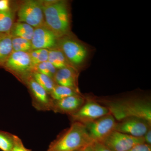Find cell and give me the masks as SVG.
<instances>
[{
  "mask_svg": "<svg viewBox=\"0 0 151 151\" xmlns=\"http://www.w3.org/2000/svg\"><path fill=\"white\" fill-rule=\"evenodd\" d=\"M15 135L0 131V150L11 151L14 146Z\"/></svg>",
  "mask_w": 151,
  "mask_h": 151,
  "instance_id": "obj_23",
  "label": "cell"
},
{
  "mask_svg": "<svg viewBox=\"0 0 151 151\" xmlns=\"http://www.w3.org/2000/svg\"><path fill=\"white\" fill-rule=\"evenodd\" d=\"M12 38L10 33L0 34V65H4L13 52Z\"/></svg>",
  "mask_w": 151,
  "mask_h": 151,
  "instance_id": "obj_16",
  "label": "cell"
},
{
  "mask_svg": "<svg viewBox=\"0 0 151 151\" xmlns=\"http://www.w3.org/2000/svg\"><path fill=\"white\" fill-rule=\"evenodd\" d=\"M105 107L119 122L131 118H137L151 124V105L149 101L139 99L105 101Z\"/></svg>",
  "mask_w": 151,
  "mask_h": 151,
  "instance_id": "obj_2",
  "label": "cell"
},
{
  "mask_svg": "<svg viewBox=\"0 0 151 151\" xmlns=\"http://www.w3.org/2000/svg\"><path fill=\"white\" fill-rule=\"evenodd\" d=\"M17 16V22L25 23L34 28L45 24L41 1H25L20 6Z\"/></svg>",
  "mask_w": 151,
  "mask_h": 151,
  "instance_id": "obj_4",
  "label": "cell"
},
{
  "mask_svg": "<svg viewBox=\"0 0 151 151\" xmlns=\"http://www.w3.org/2000/svg\"><path fill=\"white\" fill-rule=\"evenodd\" d=\"M13 52H29L32 50L30 40L20 37L12 38Z\"/></svg>",
  "mask_w": 151,
  "mask_h": 151,
  "instance_id": "obj_22",
  "label": "cell"
},
{
  "mask_svg": "<svg viewBox=\"0 0 151 151\" xmlns=\"http://www.w3.org/2000/svg\"><path fill=\"white\" fill-rule=\"evenodd\" d=\"M58 40L57 45L68 62L74 65H79L84 62L87 55V50L77 41L63 37Z\"/></svg>",
  "mask_w": 151,
  "mask_h": 151,
  "instance_id": "obj_6",
  "label": "cell"
},
{
  "mask_svg": "<svg viewBox=\"0 0 151 151\" xmlns=\"http://www.w3.org/2000/svg\"><path fill=\"white\" fill-rule=\"evenodd\" d=\"M48 61L51 63L56 69L68 66V61L65 55L58 48L49 49Z\"/></svg>",
  "mask_w": 151,
  "mask_h": 151,
  "instance_id": "obj_17",
  "label": "cell"
},
{
  "mask_svg": "<svg viewBox=\"0 0 151 151\" xmlns=\"http://www.w3.org/2000/svg\"><path fill=\"white\" fill-rule=\"evenodd\" d=\"M116 123L115 118L109 113L94 121L83 124L93 143L102 142L114 131Z\"/></svg>",
  "mask_w": 151,
  "mask_h": 151,
  "instance_id": "obj_5",
  "label": "cell"
},
{
  "mask_svg": "<svg viewBox=\"0 0 151 151\" xmlns=\"http://www.w3.org/2000/svg\"><path fill=\"white\" fill-rule=\"evenodd\" d=\"M31 76L49 94L56 85V84L53 79L42 73L33 71Z\"/></svg>",
  "mask_w": 151,
  "mask_h": 151,
  "instance_id": "obj_20",
  "label": "cell"
},
{
  "mask_svg": "<svg viewBox=\"0 0 151 151\" xmlns=\"http://www.w3.org/2000/svg\"><path fill=\"white\" fill-rule=\"evenodd\" d=\"M14 14L12 9L0 12V34L9 33L14 24Z\"/></svg>",
  "mask_w": 151,
  "mask_h": 151,
  "instance_id": "obj_19",
  "label": "cell"
},
{
  "mask_svg": "<svg viewBox=\"0 0 151 151\" xmlns=\"http://www.w3.org/2000/svg\"><path fill=\"white\" fill-rule=\"evenodd\" d=\"M35 28L25 23H14L10 34L12 37H20L31 40Z\"/></svg>",
  "mask_w": 151,
  "mask_h": 151,
  "instance_id": "obj_15",
  "label": "cell"
},
{
  "mask_svg": "<svg viewBox=\"0 0 151 151\" xmlns=\"http://www.w3.org/2000/svg\"><path fill=\"white\" fill-rule=\"evenodd\" d=\"M58 38L54 33L45 24L42 26L35 28L31 42L32 50L54 48L57 45Z\"/></svg>",
  "mask_w": 151,
  "mask_h": 151,
  "instance_id": "obj_12",
  "label": "cell"
},
{
  "mask_svg": "<svg viewBox=\"0 0 151 151\" xmlns=\"http://www.w3.org/2000/svg\"><path fill=\"white\" fill-rule=\"evenodd\" d=\"M41 1L45 25L58 39L68 34L70 29V22L67 2L65 1Z\"/></svg>",
  "mask_w": 151,
  "mask_h": 151,
  "instance_id": "obj_1",
  "label": "cell"
},
{
  "mask_svg": "<svg viewBox=\"0 0 151 151\" xmlns=\"http://www.w3.org/2000/svg\"><path fill=\"white\" fill-rule=\"evenodd\" d=\"M49 50L45 49L34 50L29 51L30 57L33 69L36 65L48 61Z\"/></svg>",
  "mask_w": 151,
  "mask_h": 151,
  "instance_id": "obj_21",
  "label": "cell"
},
{
  "mask_svg": "<svg viewBox=\"0 0 151 151\" xmlns=\"http://www.w3.org/2000/svg\"><path fill=\"white\" fill-rule=\"evenodd\" d=\"M53 80L61 86L77 89V75L74 68L70 66L57 70Z\"/></svg>",
  "mask_w": 151,
  "mask_h": 151,
  "instance_id": "obj_14",
  "label": "cell"
},
{
  "mask_svg": "<svg viewBox=\"0 0 151 151\" xmlns=\"http://www.w3.org/2000/svg\"><path fill=\"white\" fill-rule=\"evenodd\" d=\"M151 123L137 118L125 119L116 123L114 131L130 135L134 137H143L151 129Z\"/></svg>",
  "mask_w": 151,
  "mask_h": 151,
  "instance_id": "obj_11",
  "label": "cell"
},
{
  "mask_svg": "<svg viewBox=\"0 0 151 151\" xmlns=\"http://www.w3.org/2000/svg\"><path fill=\"white\" fill-rule=\"evenodd\" d=\"M85 102V99L80 94L72 95L61 100H53L52 111L70 116L77 112Z\"/></svg>",
  "mask_w": 151,
  "mask_h": 151,
  "instance_id": "obj_13",
  "label": "cell"
},
{
  "mask_svg": "<svg viewBox=\"0 0 151 151\" xmlns=\"http://www.w3.org/2000/svg\"><path fill=\"white\" fill-rule=\"evenodd\" d=\"M33 69H35L34 71L47 76L53 79L57 71L55 67L48 61L38 64Z\"/></svg>",
  "mask_w": 151,
  "mask_h": 151,
  "instance_id": "obj_24",
  "label": "cell"
},
{
  "mask_svg": "<svg viewBox=\"0 0 151 151\" xmlns=\"http://www.w3.org/2000/svg\"><path fill=\"white\" fill-rule=\"evenodd\" d=\"M100 143L111 151H128L134 146L145 143L144 137H134L114 130Z\"/></svg>",
  "mask_w": 151,
  "mask_h": 151,
  "instance_id": "obj_7",
  "label": "cell"
},
{
  "mask_svg": "<svg viewBox=\"0 0 151 151\" xmlns=\"http://www.w3.org/2000/svg\"><path fill=\"white\" fill-rule=\"evenodd\" d=\"M47 151H48V150H47Z\"/></svg>",
  "mask_w": 151,
  "mask_h": 151,
  "instance_id": "obj_31",
  "label": "cell"
},
{
  "mask_svg": "<svg viewBox=\"0 0 151 151\" xmlns=\"http://www.w3.org/2000/svg\"><path fill=\"white\" fill-rule=\"evenodd\" d=\"M145 143L149 145H151V130L150 129L145 134L144 136Z\"/></svg>",
  "mask_w": 151,
  "mask_h": 151,
  "instance_id": "obj_29",
  "label": "cell"
},
{
  "mask_svg": "<svg viewBox=\"0 0 151 151\" xmlns=\"http://www.w3.org/2000/svg\"><path fill=\"white\" fill-rule=\"evenodd\" d=\"M4 65L24 81L33 69L29 53L26 52H13Z\"/></svg>",
  "mask_w": 151,
  "mask_h": 151,
  "instance_id": "obj_8",
  "label": "cell"
},
{
  "mask_svg": "<svg viewBox=\"0 0 151 151\" xmlns=\"http://www.w3.org/2000/svg\"><path fill=\"white\" fill-rule=\"evenodd\" d=\"M32 97V104L40 111H52L53 100L43 88L29 76L25 80Z\"/></svg>",
  "mask_w": 151,
  "mask_h": 151,
  "instance_id": "obj_10",
  "label": "cell"
},
{
  "mask_svg": "<svg viewBox=\"0 0 151 151\" xmlns=\"http://www.w3.org/2000/svg\"><path fill=\"white\" fill-rule=\"evenodd\" d=\"M81 151H94L93 149V143L90 145L86 146L84 148L81 150Z\"/></svg>",
  "mask_w": 151,
  "mask_h": 151,
  "instance_id": "obj_30",
  "label": "cell"
},
{
  "mask_svg": "<svg viewBox=\"0 0 151 151\" xmlns=\"http://www.w3.org/2000/svg\"><path fill=\"white\" fill-rule=\"evenodd\" d=\"M11 151H32L24 147L22 142L18 136L15 135L14 142L12 149Z\"/></svg>",
  "mask_w": 151,
  "mask_h": 151,
  "instance_id": "obj_25",
  "label": "cell"
},
{
  "mask_svg": "<svg viewBox=\"0 0 151 151\" xmlns=\"http://www.w3.org/2000/svg\"><path fill=\"white\" fill-rule=\"evenodd\" d=\"M93 147L94 151H111L100 142L93 143Z\"/></svg>",
  "mask_w": 151,
  "mask_h": 151,
  "instance_id": "obj_27",
  "label": "cell"
},
{
  "mask_svg": "<svg viewBox=\"0 0 151 151\" xmlns=\"http://www.w3.org/2000/svg\"><path fill=\"white\" fill-rule=\"evenodd\" d=\"M78 94H80L77 89L56 84L50 95L53 100H58Z\"/></svg>",
  "mask_w": 151,
  "mask_h": 151,
  "instance_id": "obj_18",
  "label": "cell"
},
{
  "mask_svg": "<svg viewBox=\"0 0 151 151\" xmlns=\"http://www.w3.org/2000/svg\"><path fill=\"white\" fill-rule=\"evenodd\" d=\"M128 151H151V145L143 143L134 146Z\"/></svg>",
  "mask_w": 151,
  "mask_h": 151,
  "instance_id": "obj_26",
  "label": "cell"
},
{
  "mask_svg": "<svg viewBox=\"0 0 151 151\" xmlns=\"http://www.w3.org/2000/svg\"><path fill=\"white\" fill-rule=\"evenodd\" d=\"M84 124L73 122L70 128L50 144L49 151H78L92 144Z\"/></svg>",
  "mask_w": 151,
  "mask_h": 151,
  "instance_id": "obj_3",
  "label": "cell"
},
{
  "mask_svg": "<svg viewBox=\"0 0 151 151\" xmlns=\"http://www.w3.org/2000/svg\"><path fill=\"white\" fill-rule=\"evenodd\" d=\"M109 113L110 112L107 107L94 100H88L77 112L70 116L73 122L84 124L99 119Z\"/></svg>",
  "mask_w": 151,
  "mask_h": 151,
  "instance_id": "obj_9",
  "label": "cell"
},
{
  "mask_svg": "<svg viewBox=\"0 0 151 151\" xmlns=\"http://www.w3.org/2000/svg\"><path fill=\"white\" fill-rule=\"evenodd\" d=\"M9 2L7 0H0V12H6L10 9Z\"/></svg>",
  "mask_w": 151,
  "mask_h": 151,
  "instance_id": "obj_28",
  "label": "cell"
}]
</instances>
